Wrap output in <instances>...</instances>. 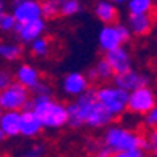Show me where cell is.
<instances>
[{
  "mask_svg": "<svg viewBox=\"0 0 157 157\" xmlns=\"http://www.w3.org/2000/svg\"><path fill=\"white\" fill-rule=\"evenodd\" d=\"M113 85L120 86L126 91H132L135 88H140V86H145V85H149V75L141 72V71H137V69H127L124 72H120V74H115L113 75Z\"/></svg>",
  "mask_w": 157,
  "mask_h": 157,
  "instance_id": "cell-9",
  "label": "cell"
},
{
  "mask_svg": "<svg viewBox=\"0 0 157 157\" xmlns=\"http://www.w3.org/2000/svg\"><path fill=\"white\" fill-rule=\"evenodd\" d=\"M127 29L132 36H145L154 27V17L151 13H141V14H129L127 16Z\"/></svg>",
  "mask_w": 157,
  "mask_h": 157,
  "instance_id": "cell-14",
  "label": "cell"
},
{
  "mask_svg": "<svg viewBox=\"0 0 157 157\" xmlns=\"http://www.w3.org/2000/svg\"><path fill=\"white\" fill-rule=\"evenodd\" d=\"M63 3V0H43L41 2V11L44 19H54L58 16L60 5Z\"/></svg>",
  "mask_w": 157,
  "mask_h": 157,
  "instance_id": "cell-23",
  "label": "cell"
},
{
  "mask_svg": "<svg viewBox=\"0 0 157 157\" xmlns=\"http://www.w3.org/2000/svg\"><path fill=\"white\" fill-rule=\"evenodd\" d=\"M30 91H33V94H50V86L41 80L39 83H36Z\"/></svg>",
  "mask_w": 157,
  "mask_h": 157,
  "instance_id": "cell-27",
  "label": "cell"
},
{
  "mask_svg": "<svg viewBox=\"0 0 157 157\" xmlns=\"http://www.w3.org/2000/svg\"><path fill=\"white\" fill-rule=\"evenodd\" d=\"M3 13H6V3H5V0H0V16Z\"/></svg>",
  "mask_w": 157,
  "mask_h": 157,
  "instance_id": "cell-31",
  "label": "cell"
},
{
  "mask_svg": "<svg viewBox=\"0 0 157 157\" xmlns=\"http://www.w3.org/2000/svg\"><path fill=\"white\" fill-rule=\"evenodd\" d=\"M43 124L39 118L35 115L32 109L21 110V124H19V135L25 138H35L43 132Z\"/></svg>",
  "mask_w": 157,
  "mask_h": 157,
  "instance_id": "cell-13",
  "label": "cell"
},
{
  "mask_svg": "<svg viewBox=\"0 0 157 157\" xmlns=\"http://www.w3.org/2000/svg\"><path fill=\"white\" fill-rule=\"evenodd\" d=\"M24 54L22 47L17 43H13V41H3L0 43V58L5 60V61H17Z\"/></svg>",
  "mask_w": 157,
  "mask_h": 157,
  "instance_id": "cell-18",
  "label": "cell"
},
{
  "mask_svg": "<svg viewBox=\"0 0 157 157\" xmlns=\"http://www.w3.org/2000/svg\"><path fill=\"white\" fill-rule=\"evenodd\" d=\"M17 2H22V0H13V3H17Z\"/></svg>",
  "mask_w": 157,
  "mask_h": 157,
  "instance_id": "cell-35",
  "label": "cell"
},
{
  "mask_svg": "<svg viewBox=\"0 0 157 157\" xmlns=\"http://www.w3.org/2000/svg\"><path fill=\"white\" fill-rule=\"evenodd\" d=\"M5 140H6V135H5V132H3V130L0 129V143H3Z\"/></svg>",
  "mask_w": 157,
  "mask_h": 157,
  "instance_id": "cell-32",
  "label": "cell"
},
{
  "mask_svg": "<svg viewBox=\"0 0 157 157\" xmlns=\"http://www.w3.org/2000/svg\"><path fill=\"white\" fill-rule=\"evenodd\" d=\"M90 88V80L83 72L71 71L61 78V91L69 98H77Z\"/></svg>",
  "mask_w": 157,
  "mask_h": 157,
  "instance_id": "cell-8",
  "label": "cell"
},
{
  "mask_svg": "<svg viewBox=\"0 0 157 157\" xmlns=\"http://www.w3.org/2000/svg\"><path fill=\"white\" fill-rule=\"evenodd\" d=\"M25 109H32L44 129L57 130L68 124V105L52 99L50 94H35Z\"/></svg>",
  "mask_w": 157,
  "mask_h": 157,
  "instance_id": "cell-2",
  "label": "cell"
},
{
  "mask_svg": "<svg viewBox=\"0 0 157 157\" xmlns=\"http://www.w3.org/2000/svg\"><path fill=\"white\" fill-rule=\"evenodd\" d=\"M2 112H3V110H2V109H0V116H2Z\"/></svg>",
  "mask_w": 157,
  "mask_h": 157,
  "instance_id": "cell-36",
  "label": "cell"
},
{
  "mask_svg": "<svg viewBox=\"0 0 157 157\" xmlns=\"http://www.w3.org/2000/svg\"><path fill=\"white\" fill-rule=\"evenodd\" d=\"M21 112L17 110H3L0 116V129L5 132L6 138H14L19 135Z\"/></svg>",
  "mask_w": 157,
  "mask_h": 157,
  "instance_id": "cell-16",
  "label": "cell"
},
{
  "mask_svg": "<svg viewBox=\"0 0 157 157\" xmlns=\"http://www.w3.org/2000/svg\"><path fill=\"white\" fill-rule=\"evenodd\" d=\"M16 19L14 16L11 14V13H3L2 16H0V32L2 33H10L14 30L16 27Z\"/></svg>",
  "mask_w": 157,
  "mask_h": 157,
  "instance_id": "cell-24",
  "label": "cell"
},
{
  "mask_svg": "<svg viewBox=\"0 0 157 157\" xmlns=\"http://www.w3.org/2000/svg\"><path fill=\"white\" fill-rule=\"evenodd\" d=\"M130 36L132 35H130L126 24H104L98 32V44L102 52H107L127 43Z\"/></svg>",
  "mask_w": 157,
  "mask_h": 157,
  "instance_id": "cell-5",
  "label": "cell"
},
{
  "mask_svg": "<svg viewBox=\"0 0 157 157\" xmlns=\"http://www.w3.org/2000/svg\"><path fill=\"white\" fill-rule=\"evenodd\" d=\"M155 104H157V94H155V91L148 85L129 91L127 110L130 113L145 115L146 112H149L155 105Z\"/></svg>",
  "mask_w": 157,
  "mask_h": 157,
  "instance_id": "cell-7",
  "label": "cell"
},
{
  "mask_svg": "<svg viewBox=\"0 0 157 157\" xmlns=\"http://www.w3.org/2000/svg\"><path fill=\"white\" fill-rule=\"evenodd\" d=\"M82 11V2L80 0H63V3L60 5L58 14L63 17H74Z\"/></svg>",
  "mask_w": 157,
  "mask_h": 157,
  "instance_id": "cell-22",
  "label": "cell"
},
{
  "mask_svg": "<svg viewBox=\"0 0 157 157\" xmlns=\"http://www.w3.org/2000/svg\"><path fill=\"white\" fill-rule=\"evenodd\" d=\"M11 14L14 16L17 24L27 22V21H33V19H38V17H43L41 2H39V0H22V2L13 3Z\"/></svg>",
  "mask_w": 157,
  "mask_h": 157,
  "instance_id": "cell-10",
  "label": "cell"
},
{
  "mask_svg": "<svg viewBox=\"0 0 157 157\" xmlns=\"http://www.w3.org/2000/svg\"><path fill=\"white\" fill-rule=\"evenodd\" d=\"M113 115L96 99L94 90H86L68 105V126L72 129H104L113 123Z\"/></svg>",
  "mask_w": 157,
  "mask_h": 157,
  "instance_id": "cell-1",
  "label": "cell"
},
{
  "mask_svg": "<svg viewBox=\"0 0 157 157\" xmlns=\"http://www.w3.org/2000/svg\"><path fill=\"white\" fill-rule=\"evenodd\" d=\"M96 154H98L99 157H110V155H113V154H112V151H110L105 145H104V143H102V146H98Z\"/></svg>",
  "mask_w": 157,
  "mask_h": 157,
  "instance_id": "cell-30",
  "label": "cell"
},
{
  "mask_svg": "<svg viewBox=\"0 0 157 157\" xmlns=\"http://www.w3.org/2000/svg\"><path fill=\"white\" fill-rule=\"evenodd\" d=\"M112 2H113L115 5H124V3H126V0H112Z\"/></svg>",
  "mask_w": 157,
  "mask_h": 157,
  "instance_id": "cell-33",
  "label": "cell"
},
{
  "mask_svg": "<svg viewBox=\"0 0 157 157\" xmlns=\"http://www.w3.org/2000/svg\"><path fill=\"white\" fill-rule=\"evenodd\" d=\"M94 69V77L96 80H101V82H109L113 78L115 72L112 69V66L109 64V61L105 58H101L99 61H96V64L93 66Z\"/></svg>",
  "mask_w": 157,
  "mask_h": 157,
  "instance_id": "cell-20",
  "label": "cell"
},
{
  "mask_svg": "<svg viewBox=\"0 0 157 157\" xmlns=\"http://www.w3.org/2000/svg\"><path fill=\"white\" fill-rule=\"evenodd\" d=\"M126 8L129 14H141V13H152L154 11V0H126Z\"/></svg>",
  "mask_w": 157,
  "mask_h": 157,
  "instance_id": "cell-19",
  "label": "cell"
},
{
  "mask_svg": "<svg viewBox=\"0 0 157 157\" xmlns=\"http://www.w3.org/2000/svg\"><path fill=\"white\" fill-rule=\"evenodd\" d=\"M14 78H16V82H19L25 88L32 90L36 83L41 82V74H39V71L33 66V64L22 63L17 66V69L14 72Z\"/></svg>",
  "mask_w": 157,
  "mask_h": 157,
  "instance_id": "cell-15",
  "label": "cell"
},
{
  "mask_svg": "<svg viewBox=\"0 0 157 157\" xmlns=\"http://www.w3.org/2000/svg\"><path fill=\"white\" fill-rule=\"evenodd\" d=\"M11 80H13V78H11V74H10L8 71L0 69V90H2L3 86H6Z\"/></svg>",
  "mask_w": 157,
  "mask_h": 157,
  "instance_id": "cell-29",
  "label": "cell"
},
{
  "mask_svg": "<svg viewBox=\"0 0 157 157\" xmlns=\"http://www.w3.org/2000/svg\"><path fill=\"white\" fill-rule=\"evenodd\" d=\"M46 152L44 149V145H33L29 151H25V155L27 157H39Z\"/></svg>",
  "mask_w": 157,
  "mask_h": 157,
  "instance_id": "cell-28",
  "label": "cell"
},
{
  "mask_svg": "<svg viewBox=\"0 0 157 157\" xmlns=\"http://www.w3.org/2000/svg\"><path fill=\"white\" fill-rule=\"evenodd\" d=\"M104 58L109 61L115 74L124 72L132 68V57H130V52L124 47V44L104 52Z\"/></svg>",
  "mask_w": 157,
  "mask_h": 157,
  "instance_id": "cell-12",
  "label": "cell"
},
{
  "mask_svg": "<svg viewBox=\"0 0 157 157\" xmlns=\"http://www.w3.org/2000/svg\"><path fill=\"white\" fill-rule=\"evenodd\" d=\"M30 101V90L19 82H10L0 90V109L2 110H24Z\"/></svg>",
  "mask_w": 157,
  "mask_h": 157,
  "instance_id": "cell-6",
  "label": "cell"
},
{
  "mask_svg": "<svg viewBox=\"0 0 157 157\" xmlns=\"http://www.w3.org/2000/svg\"><path fill=\"white\" fill-rule=\"evenodd\" d=\"M102 143L105 145L113 155H121L129 149H143L148 151V140L137 130L123 126L109 124L102 135Z\"/></svg>",
  "mask_w": 157,
  "mask_h": 157,
  "instance_id": "cell-3",
  "label": "cell"
},
{
  "mask_svg": "<svg viewBox=\"0 0 157 157\" xmlns=\"http://www.w3.org/2000/svg\"><path fill=\"white\" fill-rule=\"evenodd\" d=\"M30 50L32 54L38 58H43V57H47L49 52H50V43L49 39L44 38V36H39L36 39H33V41L30 43Z\"/></svg>",
  "mask_w": 157,
  "mask_h": 157,
  "instance_id": "cell-21",
  "label": "cell"
},
{
  "mask_svg": "<svg viewBox=\"0 0 157 157\" xmlns=\"http://www.w3.org/2000/svg\"><path fill=\"white\" fill-rule=\"evenodd\" d=\"M154 10H155V14H157V2H155V5H154Z\"/></svg>",
  "mask_w": 157,
  "mask_h": 157,
  "instance_id": "cell-34",
  "label": "cell"
},
{
  "mask_svg": "<svg viewBox=\"0 0 157 157\" xmlns=\"http://www.w3.org/2000/svg\"><path fill=\"white\" fill-rule=\"evenodd\" d=\"M151 132L146 137L148 140V151H151L154 155H157V127L155 129H149Z\"/></svg>",
  "mask_w": 157,
  "mask_h": 157,
  "instance_id": "cell-26",
  "label": "cell"
},
{
  "mask_svg": "<svg viewBox=\"0 0 157 157\" xmlns=\"http://www.w3.org/2000/svg\"><path fill=\"white\" fill-rule=\"evenodd\" d=\"M14 32L17 33V38L24 44H30L33 39L44 35V32H46V19L38 17V19H33V21L16 24Z\"/></svg>",
  "mask_w": 157,
  "mask_h": 157,
  "instance_id": "cell-11",
  "label": "cell"
},
{
  "mask_svg": "<svg viewBox=\"0 0 157 157\" xmlns=\"http://www.w3.org/2000/svg\"><path fill=\"white\" fill-rule=\"evenodd\" d=\"M96 91V99L105 107L113 116L123 115L127 110V98L129 91L116 86V85H104Z\"/></svg>",
  "mask_w": 157,
  "mask_h": 157,
  "instance_id": "cell-4",
  "label": "cell"
},
{
  "mask_svg": "<svg viewBox=\"0 0 157 157\" xmlns=\"http://www.w3.org/2000/svg\"><path fill=\"white\" fill-rule=\"evenodd\" d=\"M143 123L148 129H155L157 127V104L149 110L143 115Z\"/></svg>",
  "mask_w": 157,
  "mask_h": 157,
  "instance_id": "cell-25",
  "label": "cell"
},
{
  "mask_svg": "<svg viewBox=\"0 0 157 157\" xmlns=\"http://www.w3.org/2000/svg\"><path fill=\"white\" fill-rule=\"evenodd\" d=\"M93 13L96 19L102 24H115L118 21V8L112 0H98Z\"/></svg>",
  "mask_w": 157,
  "mask_h": 157,
  "instance_id": "cell-17",
  "label": "cell"
}]
</instances>
